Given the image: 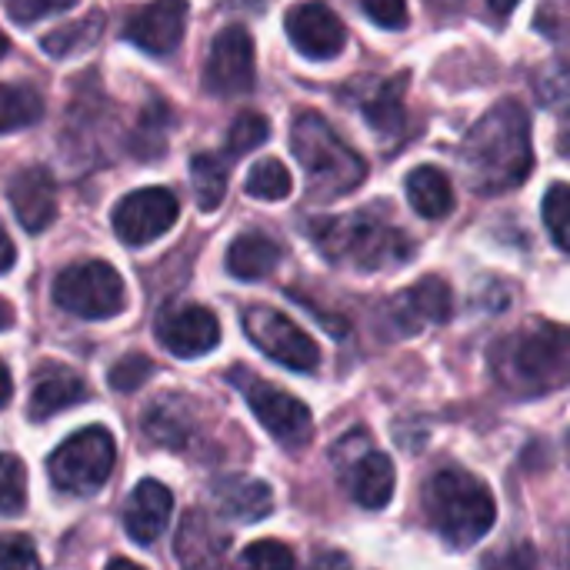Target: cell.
Returning a JSON list of instances; mask_svg holds the SVG:
<instances>
[{"label": "cell", "mask_w": 570, "mask_h": 570, "mask_svg": "<svg viewBox=\"0 0 570 570\" xmlns=\"http://www.w3.org/2000/svg\"><path fill=\"white\" fill-rule=\"evenodd\" d=\"M464 160L478 194H508L531 177L534 144L524 104L501 100L464 137Z\"/></svg>", "instance_id": "cell-1"}, {"label": "cell", "mask_w": 570, "mask_h": 570, "mask_svg": "<svg viewBox=\"0 0 570 570\" xmlns=\"http://www.w3.org/2000/svg\"><path fill=\"white\" fill-rule=\"evenodd\" d=\"M491 367L501 387L518 397H538L568 387L570 327L554 321H528L498 341Z\"/></svg>", "instance_id": "cell-2"}, {"label": "cell", "mask_w": 570, "mask_h": 570, "mask_svg": "<svg viewBox=\"0 0 570 570\" xmlns=\"http://www.w3.org/2000/svg\"><path fill=\"white\" fill-rule=\"evenodd\" d=\"M311 237L327 261L347 264L354 271H391L411 261L414 254L411 237L371 207L341 217H324L311 224Z\"/></svg>", "instance_id": "cell-3"}, {"label": "cell", "mask_w": 570, "mask_h": 570, "mask_svg": "<svg viewBox=\"0 0 570 570\" xmlns=\"http://www.w3.org/2000/svg\"><path fill=\"white\" fill-rule=\"evenodd\" d=\"M424 511L451 548L478 544L498 518L494 494L464 468H444L424 484Z\"/></svg>", "instance_id": "cell-4"}, {"label": "cell", "mask_w": 570, "mask_h": 570, "mask_svg": "<svg viewBox=\"0 0 570 570\" xmlns=\"http://www.w3.org/2000/svg\"><path fill=\"white\" fill-rule=\"evenodd\" d=\"M291 150L307 174L314 200H337L354 194L364 177V157L341 140V134L321 114H301L291 127Z\"/></svg>", "instance_id": "cell-5"}, {"label": "cell", "mask_w": 570, "mask_h": 570, "mask_svg": "<svg viewBox=\"0 0 570 570\" xmlns=\"http://www.w3.org/2000/svg\"><path fill=\"white\" fill-rule=\"evenodd\" d=\"M117 461V448L110 431L104 428H83L77 434H70L47 461V474L50 484L63 494H97L114 471Z\"/></svg>", "instance_id": "cell-6"}, {"label": "cell", "mask_w": 570, "mask_h": 570, "mask_svg": "<svg viewBox=\"0 0 570 570\" xmlns=\"http://www.w3.org/2000/svg\"><path fill=\"white\" fill-rule=\"evenodd\" d=\"M53 301L60 311L83 321H107L127 307V287L107 261L70 264L53 281Z\"/></svg>", "instance_id": "cell-7"}, {"label": "cell", "mask_w": 570, "mask_h": 570, "mask_svg": "<svg viewBox=\"0 0 570 570\" xmlns=\"http://www.w3.org/2000/svg\"><path fill=\"white\" fill-rule=\"evenodd\" d=\"M227 381L240 391V397L247 401V407L254 411V417L264 424V431L284 444V448H301L311 441L314 421H311V407L304 401H297L294 394L274 387L271 381L257 377L247 367H234L227 374Z\"/></svg>", "instance_id": "cell-8"}, {"label": "cell", "mask_w": 570, "mask_h": 570, "mask_svg": "<svg viewBox=\"0 0 570 570\" xmlns=\"http://www.w3.org/2000/svg\"><path fill=\"white\" fill-rule=\"evenodd\" d=\"M244 334L271 361H277L291 371L311 374L321 364V347L314 344V337L304 334L287 314H281L274 307H264V304L247 307L244 311Z\"/></svg>", "instance_id": "cell-9"}, {"label": "cell", "mask_w": 570, "mask_h": 570, "mask_svg": "<svg viewBox=\"0 0 570 570\" xmlns=\"http://www.w3.org/2000/svg\"><path fill=\"white\" fill-rule=\"evenodd\" d=\"M180 204L167 187H140L114 207V230L127 247H144L177 224Z\"/></svg>", "instance_id": "cell-10"}, {"label": "cell", "mask_w": 570, "mask_h": 570, "mask_svg": "<svg viewBox=\"0 0 570 570\" xmlns=\"http://www.w3.org/2000/svg\"><path fill=\"white\" fill-rule=\"evenodd\" d=\"M254 40L244 27H224L204 63V87L217 97H237L254 87Z\"/></svg>", "instance_id": "cell-11"}, {"label": "cell", "mask_w": 570, "mask_h": 570, "mask_svg": "<svg viewBox=\"0 0 570 570\" xmlns=\"http://www.w3.org/2000/svg\"><path fill=\"white\" fill-rule=\"evenodd\" d=\"M154 334L164 344V351H170L174 357H184V361L204 357L220 344V324L200 304H170V307H164L157 314Z\"/></svg>", "instance_id": "cell-12"}, {"label": "cell", "mask_w": 570, "mask_h": 570, "mask_svg": "<svg viewBox=\"0 0 570 570\" xmlns=\"http://www.w3.org/2000/svg\"><path fill=\"white\" fill-rule=\"evenodd\" d=\"M284 27H287L291 43L311 60H331L347 43L344 20L324 0H304L297 7H291Z\"/></svg>", "instance_id": "cell-13"}, {"label": "cell", "mask_w": 570, "mask_h": 570, "mask_svg": "<svg viewBox=\"0 0 570 570\" xmlns=\"http://www.w3.org/2000/svg\"><path fill=\"white\" fill-rule=\"evenodd\" d=\"M187 30V0H150L130 13L124 37L150 57H170Z\"/></svg>", "instance_id": "cell-14"}, {"label": "cell", "mask_w": 570, "mask_h": 570, "mask_svg": "<svg viewBox=\"0 0 570 570\" xmlns=\"http://www.w3.org/2000/svg\"><path fill=\"white\" fill-rule=\"evenodd\" d=\"M357 444H361V438H351V448H354V458H351V461L337 458L341 478L347 481L351 498H354L361 508L381 511V508L391 504V494H394V484H397L394 464H391L387 454L371 451V448H364V451L357 454Z\"/></svg>", "instance_id": "cell-15"}, {"label": "cell", "mask_w": 570, "mask_h": 570, "mask_svg": "<svg viewBox=\"0 0 570 570\" xmlns=\"http://www.w3.org/2000/svg\"><path fill=\"white\" fill-rule=\"evenodd\" d=\"M230 548V534L207 511H187L177 528V564L180 570H220Z\"/></svg>", "instance_id": "cell-16"}, {"label": "cell", "mask_w": 570, "mask_h": 570, "mask_svg": "<svg viewBox=\"0 0 570 570\" xmlns=\"http://www.w3.org/2000/svg\"><path fill=\"white\" fill-rule=\"evenodd\" d=\"M454 311V294L444 277H421L391 304V321L401 334H417L428 324H444Z\"/></svg>", "instance_id": "cell-17"}, {"label": "cell", "mask_w": 570, "mask_h": 570, "mask_svg": "<svg viewBox=\"0 0 570 570\" xmlns=\"http://www.w3.org/2000/svg\"><path fill=\"white\" fill-rule=\"evenodd\" d=\"M10 207L20 220L23 230L40 234L53 224L57 217V184L47 167H23L10 177L7 187Z\"/></svg>", "instance_id": "cell-18"}, {"label": "cell", "mask_w": 570, "mask_h": 570, "mask_svg": "<svg viewBox=\"0 0 570 570\" xmlns=\"http://www.w3.org/2000/svg\"><path fill=\"white\" fill-rule=\"evenodd\" d=\"M144 431L154 444L170 448V451H187L197 434H200V417L197 404L180 394H164L157 397L147 414H144Z\"/></svg>", "instance_id": "cell-19"}, {"label": "cell", "mask_w": 570, "mask_h": 570, "mask_svg": "<svg viewBox=\"0 0 570 570\" xmlns=\"http://www.w3.org/2000/svg\"><path fill=\"white\" fill-rule=\"evenodd\" d=\"M170 514H174V498H170V491H167L164 484H157V481H140V484L134 488L127 508H124V531H127L137 544L147 548V544H154V541L164 534Z\"/></svg>", "instance_id": "cell-20"}, {"label": "cell", "mask_w": 570, "mask_h": 570, "mask_svg": "<svg viewBox=\"0 0 570 570\" xmlns=\"http://www.w3.org/2000/svg\"><path fill=\"white\" fill-rule=\"evenodd\" d=\"M87 397V384L77 371L63 367V364H43L33 377V391H30V404L27 414L30 421H47L53 414H60L70 404H80Z\"/></svg>", "instance_id": "cell-21"}, {"label": "cell", "mask_w": 570, "mask_h": 570, "mask_svg": "<svg viewBox=\"0 0 570 570\" xmlns=\"http://www.w3.org/2000/svg\"><path fill=\"white\" fill-rule=\"evenodd\" d=\"M214 501L220 508L224 518L240 521V524H254L264 521L274 511V494L264 481L257 478H244V474H230L220 478L214 484Z\"/></svg>", "instance_id": "cell-22"}, {"label": "cell", "mask_w": 570, "mask_h": 570, "mask_svg": "<svg viewBox=\"0 0 570 570\" xmlns=\"http://www.w3.org/2000/svg\"><path fill=\"white\" fill-rule=\"evenodd\" d=\"M404 90L407 73H397L361 97V110L377 137H397L404 130Z\"/></svg>", "instance_id": "cell-23"}, {"label": "cell", "mask_w": 570, "mask_h": 570, "mask_svg": "<svg viewBox=\"0 0 570 570\" xmlns=\"http://www.w3.org/2000/svg\"><path fill=\"white\" fill-rule=\"evenodd\" d=\"M277 261H281V247L261 230H247L227 247V271L237 281H261L277 267Z\"/></svg>", "instance_id": "cell-24"}, {"label": "cell", "mask_w": 570, "mask_h": 570, "mask_svg": "<svg viewBox=\"0 0 570 570\" xmlns=\"http://www.w3.org/2000/svg\"><path fill=\"white\" fill-rule=\"evenodd\" d=\"M407 200L428 220L448 217L454 210L451 177L444 170H438V167H417V170H411V177H407Z\"/></svg>", "instance_id": "cell-25"}, {"label": "cell", "mask_w": 570, "mask_h": 570, "mask_svg": "<svg viewBox=\"0 0 570 570\" xmlns=\"http://www.w3.org/2000/svg\"><path fill=\"white\" fill-rule=\"evenodd\" d=\"M104 23H107L104 13H100V10H90V13L80 17L77 23H63V27H57L53 33H47V37L40 40V47H43L50 57H57V60L73 57V53H83V50H90V47L100 40Z\"/></svg>", "instance_id": "cell-26"}, {"label": "cell", "mask_w": 570, "mask_h": 570, "mask_svg": "<svg viewBox=\"0 0 570 570\" xmlns=\"http://www.w3.org/2000/svg\"><path fill=\"white\" fill-rule=\"evenodd\" d=\"M43 117V97L27 83H0V134L30 127Z\"/></svg>", "instance_id": "cell-27"}, {"label": "cell", "mask_w": 570, "mask_h": 570, "mask_svg": "<svg viewBox=\"0 0 570 570\" xmlns=\"http://www.w3.org/2000/svg\"><path fill=\"white\" fill-rule=\"evenodd\" d=\"M190 180H194V197L204 214L217 210L224 194H227V160L217 154H194L190 160Z\"/></svg>", "instance_id": "cell-28"}, {"label": "cell", "mask_w": 570, "mask_h": 570, "mask_svg": "<svg viewBox=\"0 0 570 570\" xmlns=\"http://www.w3.org/2000/svg\"><path fill=\"white\" fill-rule=\"evenodd\" d=\"M167 130H170V107L157 97L144 107L137 130L130 137V150L137 157H157L167 144Z\"/></svg>", "instance_id": "cell-29"}, {"label": "cell", "mask_w": 570, "mask_h": 570, "mask_svg": "<svg viewBox=\"0 0 570 570\" xmlns=\"http://www.w3.org/2000/svg\"><path fill=\"white\" fill-rule=\"evenodd\" d=\"M291 187H294L291 170L274 157L254 164L247 174V194L257 200H284V197H291Z\"/></svg>", "instance_id": "cell-30"}, {"label": "cell", "mask_w": 570, "mask_h": 570, "mask_svg": "<svg viewBox=\"0 0 570 570\" xmlns=\"http://www.w3.org/2000/svg\"><path fill=\"white\" fill-rule=\"evenodd\" d=\"M267 137H271L267 117L257 114V110H244V114H237V120L227 130V154L230 157H244V154L257 150Z\"/></svg>", "instance_id": "cell-31"}, {"label": "cell", "mask_w": 570, "mask_h": 570, "mask_svg": "<svg viewBox=\"0 0 570 570\" xmlns=\"http://www.w3.org/2000/svg\"><path fill=\"white\" fill-rule=\"evenodd\" d=\"M234 570H297V561L287 544L281 541H254L240 551Z\"/></svg>", "instance_id": "cell-32"}, {"label": "cell", "mask_w": 570, "mask_h": 570, "mask_svg": "<svg viewBox=\"0 0 570 570\" xmlns=\"http://www.w3.org/2000/svg\"><path fill=\"white\" fill-rule=\"evenodd\" d=\"M27 504V471L20 458L0 454V514H20Z\"/></svg>", "instance_id": "cell-33"}, {"label": "cell", "mask_w": 570, "mask_h": 570, "mask_svg": "<svg viewBox=\"0 0 570 570\" xmlns=\"http://www.w3.org/2000/svg\"><path fill=\"white\" fill-rule=\"evenodd\" d=\"M541 214H544V224L554 237V244L570 254V184H554L541 204Z\"/></svg>", "instance_id": "cell-34"}, {"label": "cell", "mask_w": 570, "mask_h": 570, "mask_svg": "<svg viewBox=\"0 0 570 570\" xmlns=\"http://www.w3.org/2000/svg\"><path fill=\"white\" fill-rule=\"evenodd\" d=\"M154 374V361L144 354H127L110 367V387L120 394H130L137 387H144V381Z\"/></svg>", "instance_id": "cell-35"}, {"label": "cell", "mask_w": 570, "mask_h": 570, "mask_svg": "<svg viewBox=\"0 0 570 570\" xmlns=\"http://www.w3.org/2000/svg\"><path fill=\"white\" fill-rule=\"evenodd\" d=\"M0 570H40V558L33 551V541L23 534L0 538Z\"/></svg>", "instance_id": "cell-36"}, {"label": "cell", "mask_w": 570, "mask_h": 570, "mask_svg": "<svg viewBox=\"0 0 570 570\" xmlns=\"http://www.w3.org/2000/svg\"><path fill=\"white\" fill-rule=\"evenodd\" d=\"M77 0H3V10L10 20L17 23H33L40 17H50V13H60V10H70Z\"/></svg>", "instance_id": "cell-37"}, {"label": "cell", "mask_w": 570, "mask_h": 570, "mask_svg": "<svg viewBox=\"0 0 570 570\" xmlns=\"http://www.w3.org/2000/svg\"><path fill=\"white\" fill-rule=\"evenodd\" d=\"M481 570H538V554L531 544H508L484 558Z\"/></svg>", "instance_id": "cell-38"}, {"label": "cell", "mask_w": 570, "mask_h": 570, "mask_svg": "<svg viewBox=\"0 0 570 570\" xmlns=\"http://www.w3.org/2000/svg\"><path fill=\"white\" fill-rule=\"evenodd\" d=\"M361 7H364V13L374 20V23H381V27H387V30H401V27H407V0H361Z\"/></svg>", "instance_id": "cell-39"}, {"label": "cell", "mask_w": 570, "mask_h": 570, "mask_svg": "<svg viewBox=\"0 0 570 570\" xmlns=\"http://www.w3.org/2000/svg\"><path fill=\"white\" fill-rule=\"evenodd\" d=\"M311 570H351V561H347L344 554H337V551H327V554H321V558L314 561V568Z\"/></svg>", "instance_id": "cell-40"}, {"label": "cell", "mask_w": 570, "mask_h": 570, "mask_svg": "<svg viewBox=\"0 0 570 570\" xmlns=\"http://www.w3.org/2000/svg\"><path fill=\"white\" fill-rule=\"evenodd\" d=\"M17 261V250H13V240L7 237V230L0 227V274H7Z\"/></svg>", "instance_id": "cell-41"}, {"label": "cell", "mask_w": 570, "mask_h": 570, "mask_svg": "<svg viewBox=\"0 0 570 570\" xmlns=\"http://www.w3.org/2000/svg\"><path fill=\"white\" fill-rule=\"evenodd\" d=\"M518 3H521V0H488V10H491V17H498V20H508L511 10H514Z\"/></svg>", "instance_id": "cell-42"}, {"label": "cell", "mask_w": 570, "mask_h": 570, "mask_svg": "<svg viewBox=\"0 0 570 570\" xmlns=\"http://www.w3.org/2000/svg\"><path fill=\"white\" fill-rule=\"evenodd\" d=\"M10 394H13V381H10V371H7L3 361H0V407H7Z\"/></svg>", "instance_id": "cell-43"}, {"label": "cell", "mask_w": 570, "mask_h": 570, "mask_svg": "<svg viewBox=\"0 0 570 570\" xmlns=\"http://www.w3.org/2000/svg\"><path fill=\"white\" fill-rule=\"evenodd\" d=\"M13 324V307L0 297V331H7Z\"/></svg>", "instance_id": "cell-44"}, {"label": "cell", "mask_w": 570, "mask_h": 570, "mask_svg": "<svg viewBox=\"0 0 570 570\" xmlns=\"http://www.w3.org/2000/svg\"><path fill=\"white\" fill-rule=\"evenodd\" d=\"M104 570H144L140 564H134V561H127V558H114L110 564Z\"/></svg>", "instance_id": "cell-45"}, {"label": "cell", "mask_w": 570, "mask_h": 570, "mask_svg": "<svg viewBox=\"0 0 570 570\" xmlns=\"http://www.w3.org/2000/svg\"><path fill=\"white\" fill-rule=\"evenodd\" d=\"M3 53H7V37L0 33V57H3Z\"/></svg>", "instance_id": "cell-46"}]
</instances>
